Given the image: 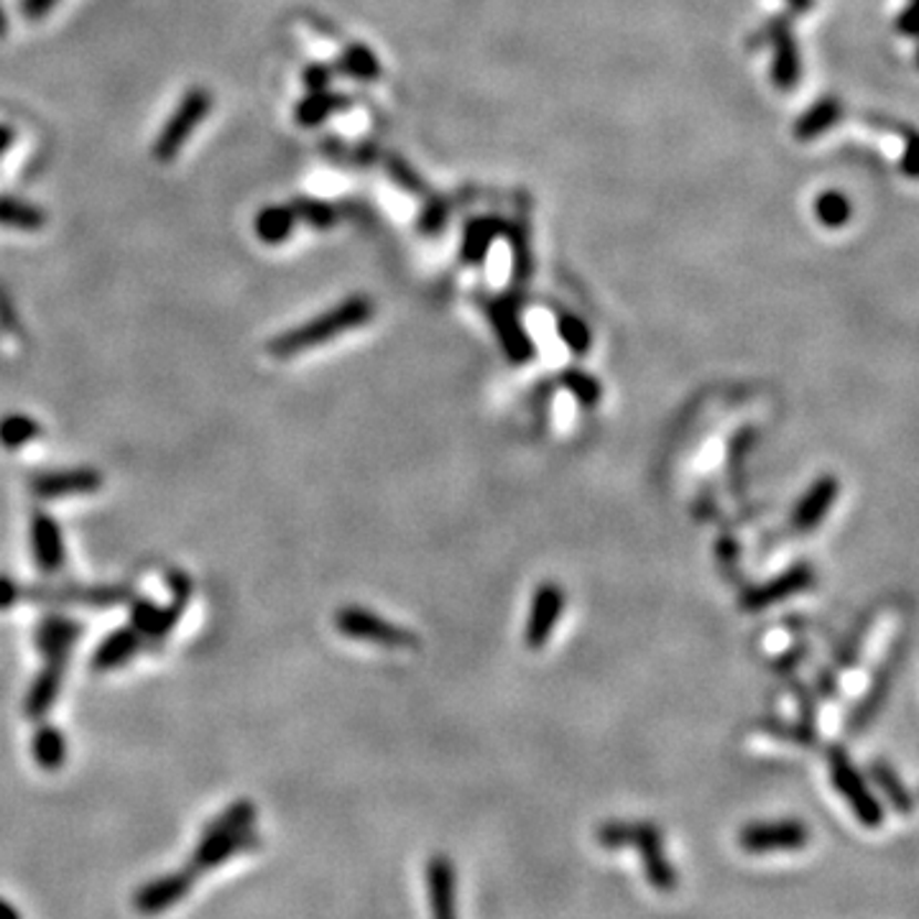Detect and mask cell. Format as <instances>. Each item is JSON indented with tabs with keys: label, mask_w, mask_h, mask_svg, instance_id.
Wrapping results in <instances>:
<instances>
[{
	"label": "cell",
	"mask_w": 919,
	"mask_h": 919,
	"mask_svg": "<svg viewBox=\"0 0 919 919\" xmlns=\"http://www.w3.org/2000/svg\"><path fill=\"white\" fill-rule=\"evenodd\" d=\"M374 314H376V304L370 296H363V294L347 296V300L333 306L330 312H322L314 320L304 322V325L289 330V333H281L279 337H273V341L267 345V351L271 358H279V361L294 358V355L312 351V347H317L322 343H330L345 333H353V330H358L366 325V322L374 320Z\"/></svg>",
	"instance_id": "obj_1"
},
{
	"label": "cell",
	"mask_w": 919,
	"mask_h": 919,
	"mask_svg": "<svg viewBox=\"0 0 919 919\" xmlns=\"http://www.w3.org/2000/svg\"><path fill=\"white\" fill-rule=\"evenodd\" d=\"M598 840L606 848H624L636 846L641 853L644 871L647 879L659 891H672L677 886V874L669 866L665 856V846H661V833L654 825L644 823H608L601 827Z\"/></svg>",
	"instance_id": "obj_2"
},
{
	"label": "cell",
	"mask_w": 919,
	"mask_h": 919,
	"mask_svg": "<svg viewBox=\"0 0 919 919\" xmlns=\"http://www.w3.org/2000/svg\"><path fill=\"white\" fill-rule=\"evenodd\" d=\"M337 631L347 639L376 644V647L386 649H414L419 647V636L411 628H404L394 620H386L376 616L374 610L361 606H343L335 613Z\"/></svg>",
	"instance_id": "obj_3"
},
{
	"label": "cell",
	"mask_w": 919,
	"mask_h": 919,
	"mask_svg": "<svg viewBox=\"0 0 919 919\" xmlns=\"http://www.w3.org/2000/svg\"><path fill=\"white\" fill-rule=\"evenodd\" d=\"M212 111V95L210 90L205 87H195L189 90V93L181 97L177 111L169 115L167 126L159 130V136L154 140V159L161 161V164H169L171 159H177V154L185 148V144L197 128H200V123L210 115Z\"/></svg>",
	"instance_id": "obj_4"
},
{
	"label": "cell",
	"mask_w": 919,
	"mask_h": 919,
	"mask_svg": "<svg viewBox=\"0 0 919 919\" xmlns=\"http://www.w3.org/2000/svg\"><path fill=\"white\" fill-rule=\"evenodd\" d=\"M130 598H134V587L128 585H19V603L111 608Z\"/></svg>",
	"instance_id": "obj_5"
},
{
	"label": "cell",
	"mask_w": 919,
	"mask_h": 919,
	"mask_svg": "<svg viewBox=\"0 0 919 919\" xmlns=\"http://www.w3.org/2000/svg\"><path fill=\"white\" fill-rule=\"evenodd\" d=\"M827 764H831L833 786L840 792V797L846 800V805L850 807V813L856 815L858 823L864 827H879L884 823L881 802L874 797L871 786L864 780V774L850 764L848 753L843 749H833Z\"/></svg>",
	"instance_id": "obj_6"
},
{
	"label": "cell",
	"mask_w": 919,
	"mask_h": 919,
	"mask_svg": "<svg viewBox=\"0 0 919 919\" xmlns=\"http://www.w3.org/2000/svg\"><path fill=\"white\" fill-rule=\"evenodd\" d=\"M565 587L560 583H542L534 591L532 606H529L526 626H524V644L526 649H544L546 641L552 639L554 628H557L562 613H565Z\"/></svg>",
	"instance_id": "obj_7"
},
{
	"label": "cell",
	"mask_w": 919,
	"mask_h": 919,
	"mask_svg": "<svg viewBox=\"0 0 919 919\" xmlns=\"http://www.w3.org/2000/svg\"><path fill=\"white\" fill-rule=\"evenodd\" d=\"M815 585V570L810 562H797V565L786 567L782 575L769 579V583L751 587V591L741 598V608L749 613H759L794 598V595L810 591Z\"/></svg>",
	"instance_id": "obj_8"
},
{
	"label": "cell",
	"mask_w": 919,
	"mask_h": 919,
	"mask_svg": "<svg viewBox=\"0 0 919 919\" xmlns=\"http://www.w3.org/2000/svg\"><path fill=\"white\" fill-rule=\"evenodd\" d=\"M739 843L749 853L800 850L810 843V831L800 819H776V823H751L741 831Z\"/></svg>",
	"instance_id": "obj_9"
},
{
	"label": "cell",
	"mask_w": 919,
	"mask_h": 919,
	"mask_svg": "<svg viewBox=\"0 0 919 919\" xmlns=\"http://www.w3.org/2000/svg\"><path fill=\"white\" fill-rule=\"evenodd\" d=\"M105 478L95 468H74V470H54V473L31 476L29 485L36 499L56 501L72 499V495H93L103 488Z\"/></svg>",
	"instance_id": "obj_10"
},
{
	"label": "cell",
	"mask_w": 919,
	"mask_h": 919,
	"mask_svg": "<svg viewBox=\"0 0 919 919\" xmlns=\"http://www.w3.org/2000/svg\"><path fill=\"white\" fill-rule=\"evenodd\" d=\"M485 314H488V320H491L495 337H499V343L503 347V355H507L511 363L524 366V363L534 358L536 347H534L532 335H529L526 327L521 325L519 314L511 304L491 302L485 306Z\"/></svg>",
	"instance_id": "obj_11"
},
{
	"label": "cell",
	"mask_w": 919,
	"mask_h": 919,
	"mask_svg": "<svg viewBox=\"0 0 919 919\" xmlns=\"http://www.w3.org/2000/svg\"><path fill=\"white\" fill-rule=\"evenodd\" d=\"M769 44L774 49V62H772V80L774 87L790 93L800 85L802 77V60H800V46L797 39L792 34V23L786 19H774L766 29Z\"/></svg>",
	"instance_id": "obj_12"
},
{
	"label": "cell",
	"mask_w": 919,
	"mask_h": 919,
	"mask_svg": "<svg viewBox=\"0 0 919 919\" xmlns=\"http://www.w3.org/2000/svg\"><path fill=\"white\" fill-rule=\"evenodd\" d=\"M255 843H259V835L253 833V827H248V831H212V827H207L192 856V868L195 871H210V868L233 858L236 853L253 848Z\"/></svg>",
	"instance_id": "obj_13"
},
{
	"label": "cell",
	"mask_w": 919,
	"mask_h": 919,
	"mask_svg": "<svg viewBox=\"0 0 919 919\" xmlns=\"http://www.w3.org/2000/svg\"><path fill=\"white\" fill-rule=\"evenodd\" d=\"M70 657L72 654H46V665L41 669L39 677L31 685V690L27 695V702H23V710H27V716L31 720H41L44 718L52 706L60 698L62 692V685H64V672H67V665H70Z\"/></svg>",
	"instance_id": "obj_14"
},
{
	"label": "cell",
	"mask_w": 919,
	"mask_h": 919,
	"mask_svg": "<svg viewBox=\"0 0 919 919\" xmlns=\"http://www.w3.org/2000/svg\"><path fill=\"white\" fill-rule=\"evenodd\" d=\"M838 495L840 480L835 476H819L797 501V507H794L792 526L797 529V532H813L815 526H819L827 519V513H831L833 503L838 501Z\"/></svg>",
	"instance_id": "obj_15"
},
{
	"label": "cell",
	"mask_w": 919,
	"mask_h": 919,
	"mask_svg": "<svg viewBox=\"0 0 919 919\" xmlns=\"http://www.w3.org/2000/svg\"><path fill=\"white\" fill-rule=\"evenodd\" d=\"M31 546H34L36 565L44 573L52 575L64 567V560H67V554H64V536L60 524L49 513L36 511L31 516Z\"/></svg>",
	"instance_id": "obj_16"
},
{
	"label": "cell",
	"mask_w": 919,
	"mask_h": 919,
	"mask_svg": "<svg viewBox=\"0 0 919 919\" xmlns=\"http://www.w3.org/2000/svg\"><path fill=\"white\" fill-rule=\"evenodd\" d=\"M427 889L432 901V919H458V886L455 866L445 856H435L427 864Z\"/></svg>",
	"instance_id": "obj_17"
},
{
	"label": "cell",
	"mask_w": 919,
	"mask_h": 919,
	"mask_svg": "<svg viewBox=\"0 0 919 919\" xmlns=\"http://www.w3.org/2000/svg\"><path fill=\"white\" fill-rule=\"evenodd\" d=\"M189 886H192V874L179 871V874L159 876L156 881L146 884L144 889H138L134 907L140 915L167 912L169 907H174L181 897H185V894L189 891Z\"/></svg>",
	"instance_id": "obj_18"
},
{
	"label": "cell",
	"mask_w": 919,
	"mask_h": 919,
	"mask_svg": "<svg viewBox=\"0 0 919 919\" xmlns=\"http://www.w3.org/2000/svg\"><path fill=\"white\" fill-rule=\"evenodd\" d=\"M140 647H144V639H140V634L134 626L115 628L107 639H103L101 647L95 649L93 669L95 672H107V669L128 665V661L140 651Z\"/></svg>",
	"instance_id": "obj_19"
},
{
	"label": "cell",
	"mask_w": 919,
	"mask_h": 919,
	"mask_svg": "<svg viewBox=\"0 0 919 919\" xmlns=\"http://www.w3.org/2000/svg\"><path fill=\"white\" fill-rule=\"evenodd\" d=\"M82 634H85V626L77 624V620L67 616H46L36 626L34 641L41 657H46V654H72V647Z\"/></svg>",
	"instance_id": "obj_20"
},
{
	"label": "cell",
	"mask_w": 919,
	"mask_h": 919,
	"mask_svg": "<svg viewBox=\"0 0 919 919\" xmlns=\"http://www.w3.org/2000/svg\"><path fill=\"white\" fill-rule=\"evenodd\" d=\"M294 226H296V215L292 210V205H269L259 210L253 220V230L255 236H259L261 243L267 246H279L284 243V240L294 233Z\"/></svg>",
	"instance_id": "obj_21"
},
{
	"label": "cell",
	"mask_w": 919,
	"mask_h": 919,
	"mask_svg": "<svg viewBox=\"0 0 919 919\" xmlns=\"http://www.w3.org/2000/svg\"><path fill=\"white\" fill-rule=\"evenodd\" d=\"M843 118V103L835 97H825V101L815 103L802 118L794 123V138L813 140L831 130L835 123Z\"/></svg>",
	"instance_id": "obj_22"
},
{
	"label": "cell",
	"mask_w": 919,
	"mask_h": 919,
	"mask_svg": "<svg viewBox=\"0 0 919 919\" xmlns=\"http://www.w3.org/2000/svg\"><path fill=\"white\" fill-rule=\"evenodd\" d=\"M347 105H351L347 97L337 95V93H327V90H317V93H310L306 97H302L300 105L294 107V118L302 128H314Z\"/></svg>",
	"instance_id": "obj_23"
},
{
	"label": "cell",
	"mask_w": 919,
	"mask_h": 919,
	"mask_svg": "<svg viewBox=\"0 0 919 919\" xmlns=\"http://www.w3.org/2000/svg\"><path fill=\"white\" fill-rule=\"evenodd\" d=\"M507 230V222L483 218L468 222L466 236H462V259L468 263H480L485 259L488 248H491L493 238H499Z\"/></svg>",
	"instance_id": "obj_24"
},
{
	"label": "cell",
	"mask_w": 919,
	"mask_h": 919,
	"mask_svg": "<svg viewBox=\"0 0 919 919\" xmlns=\"http://www.w3.org/2000/svg\"><path fill=\"white\" fill-rule=\"evenodd\" d=\"M31 751H34L36 764L46 769V772H56L67 761V741H64V733L56 731L54 725H39Z\"/></svg>",
	"instance_id": "obj_25"
},
{
	"label": "cell",
	"mask_w": 919,
	"mask_h": 919,
	"mask_svg": "<svg viewBox=\"0 0 919 919\" xmlns=\"http://www.w3.org/2000/svg\"><path fill=\"white\" fill-rule=\"evenodd\" d=\"M868 774H871V780L884 792V797L889 800V805L897 810V813L901 815L912 813V794H909L905 782L899 780V774L894 772L886 761H874V764L868 766Z\"/></svg>",
	"instance_id": "obj_26"
},
{
	"label": "cell",
	"mask_w": 919,
	"mask_h": 919,
	"mask_svg": "<svg viewBox=\"0 0 919 919\" xmlns=\"http://www.w3.org/2000/svg\"><path fill=\"white\" fill-rule=\"evenodd\" d=\"M46 222V215L31 202H23L19 197H0V226L13 230H27L34 233Z\"/></svg>",
	"instance_id": "obj_27"
},
{
	"label": "cell",
	"mask_w": 919,
	"mask_h": 919,
	"mask_svg": "<svg viewBox=\"0 0 919 919\" xmlns=\"http://www.w3.org/2000/svg\"><path fill=\"white\" fill-rule=\"evenodd\" d=\"M891 667H894V657L889 659V665L881 669V675L876 677V682L871 685V690L866 692V698L858 702L856 710H853L850 723H848L850 733H856V731H860V728H866L874 720V716L879 713L881 702L886 700V692H889V685H891Z\"/></svg>",
	"instance_id": "obj_28"
},
{
	"label": "cell",
	"mask_w": 919,
	"mask_h": 919,
	"mask_svg": "<svg viewBox=\"0 0 919 919\" xmlns=\"http://www.w3.org/2000/svg\"><path fill=\"white\" fill-rule=\"evenodd\" d=\"M337 70L353 80L370 82L380 74V62L374 54V49H368L363 44H351L341 54V60H337Z\"/></svg>",
	"instance_id": "obj_29"
},
{
	"label": "cell",
	"mask_w": 919,
	"mask_h": 919,
	"mask_svg": "<svg viewBox=\"0 0 919 919\" xmlns=\"http://www.w3.org/2000/svg\"><path fill=\"white\" fill-rule=\"evenodd\" d=\"M41 435H44V427L27 414H8L6 419H0V445L8 447V450L23 447Z\"/></svg>",
	"instance_id": "obj_30"
},
{
	"label": "cell",
	"mask_w": 919,
	"mask_h": 919,
	"mask_svg": "<svg viewBox=\"0 0 919 919\" xmlns=\"http://www.w3.org/2000/svg\"><path fill=\"white\" fill-rule=\"evenodd\" d=\"M560 380H562V386H565L567 391L573 394L579 404H583V407H595V404L601 401V396H603L601 380L593 374H587V370L570 368L562 374Z\"/></svg>",
	"instance_id": "obj_31"
},
{
	"label": "cell",
	"mask_w": 919,
	"mask_h": 919,
	"mask_svg": "<svg viewBox=\"0 0 919 919\" xmlns=\"http://www.w3.org/2000/svg\"><path fill=\"white\" fill-rule=\"evenodd\" d=\"M292 210L296 215V220H304L306 226H312L314 230H330L335 228L337 222L335 207L330 202L312 200V197H300V200L292 205Z\"/></svg>",
	"instance_id": "obj_32"
},
{
	"label": "cell",
	"mask_w": 919,
	"mask_h": 919,
	"mask_svg": "<svg viewBox=\"0 0 919 919\" xmlns=\"http://www.w3.org/2000/svg\"><path fill=\"white\" fill-rule=\"evenodd\" d=\"M815 215L825 228H843L850 220V202L843 192H825L815 200Z\"/></svg>",
	"instance_id": "obj_33"
},
{
	"label": "cell",
	"mask_w": 919,
	"mask_h": 919,
	"mask_svg": "<svg viewBox=\"0 0 919 919\" xmlns=\"http://www.w3.org/2000/svg\"><path fill=\"white\" fill-rule=\"evenodd\" d=\"M557 335H560V341L567 345L570 353L585 355L587 351H591L593 333H591V327L577 317V314H565V317H560Z\"/></svg>",
	"instance_id": "obj_34"
},
{
	"label": "cell",
	"mask_w": 919,
	"mask_h": 919,
	"mask_svg": "<svg viewBox=\"0 0 919 919\" xmlns=\"http://www.w3.org/2000/svg\"><path fill=\"white\" fill-rule=\"evenodd\" d=\"M386 171H388V177H391L401 189H407V192L411 195L425 192V181H421L419 174L414 171L407 161L399 159V156H388Z\"/></svg>",
	"instance_id": "obj_35"
},
{
	"label": "cell",
	"mask_w": 919,
	"mask_h": 919,
	"mask_svg": "<svg viewBox=\"0 0 919 919\" xmlns=\"http://www.w3.org/2000/svg\"><path fill=\"white\" fill-rule=\"evenodd\" d=\"M445 222H447V205L442 200H432L425 207V212H421L419 228H421V233L437 236L445 228Z\"/></svg>",
	"instance_id": "obj_36"
},
{
	"label": "cell",
	"mask_w": 919,
	"mask_h": 919,
	"mask_svg": "<svg viewBox=\"0 0 919 919\" xmlns=\"http://www.w3.org/2000/svg\"><path fill=\"white\" fill-rule=\"evenodd\" d=\"M0 327H6L8 333L13 335H23V325L19 320V314H15L11 300H8V294L0 289Z\"/></svg>",
	"instance_id": "obj_37"
},
{
	"label": "cell",
	"mask_w": 919,
	"mask_h": 919,
	"mask_svg": "<svg viewBox=\"0 0 919 919\" xmlns=\"http://www.w3.org/2000/svg\"><path fill=\"white\" fill-rule=\"evenodd\" d=\"M302 80H304V87L310 90V93H317V90H327L330 70L322 67V64H310V67L302 72Z\"/></svg>",
	"instance_id": "obj_38"
},
{
	"label": "cell",
	"mask_w": 919,
	"mask_h": 919,
	"mask_svg": "<svg viewBox=\"0 0 919 919\" xmlns=\"http://www.w3.org/2000/svg\"><path fill=\"white\" fill-rule=\"evenodd\" d=\"M19 585L13 577L0 575V610L13 608L19 603Z\"/></svg>",
	"instance_id": "obj_39"
},
{
	"label": "cell",
	"mask_w": 919,
	"mask_h": 919,
	"mask_svg": "<svg viewBox=\"0 0 919 919\" xmlns=\"http://www.w3.org/2000/svg\"><path fill=\"white\" fill-rule=\"evenodd\" d=\"M56 3H60V0H21V11L27 19L36 21V19H44V15L52 11Z\"/></svg>",
	"instance_id": "obj_40"
},
{
	"label": "cell",
	"mask_w": 919,
	"mask_h": 919,
	"mask_svg": "<svg viewBox=\"0 0 919 919\" xmlns=\"http://www.w3.org/2000/svg\"><path fill=\"white\" fill-rule=\"evenodd\" d=\"M13 128H8V126H0V154L3 152H8V148H11V144H13Z\"/></svg>",
	"instance_id": "obj_41"
},
{
	"label": "cell",
	"mask_w": 919,
	"mask_h": 919,
	"mask_svg": "<svg viewBox=\"0 0 919 919\" xmlns=\"http://www.w3.org/2000/svg\"><path fill=\"white\" fill-rule=\"evenodd\" d=\"M0 919H21V915L15 912V907L11 905V901L0 899Z\"/></svg>",
	"instance_id": "obj_42"
},
{
	"label": "cell",
	"mask_w": 919,
	"mask_h": 919,
	"mask_svg": "<svg viewBox=\"0 0 919 919\" xmlns=\"http://www.w3.org/2000/svg\"><path fill=\"white\" fill-rule=\"evenodd\" d=\"M786 6H790L794 13H805L813 8V0H786Z\"/></svg>",
	"instance_id": "obj_43"
},
{
	"label": "cell",
	"mask_w": 919,
	"mask_h": 919,
	"mask_svg": "<svg viewBox=\"0 0 919 919\" xmlns=\"http://www.w3.org/2000/svg\"><path fill=\"white\" fill-rule=\"evenodd\" d=\"M6 34H8V19H6L3 6H0V39H3Z\"/></svg>",
	"instance_id": "obj_44"
}]
</instances>
